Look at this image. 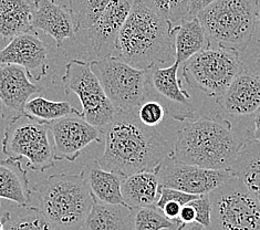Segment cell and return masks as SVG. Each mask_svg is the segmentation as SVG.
<instances>
[{
	"mask_svg": "<svg viewBox=\"0 0 260 230\" xmlns=\"http://www.w3.org/2000/svg\"><path fill=\"white\" fill-rule=\"evenodd\" d=\"M198 196L196 195H190L186 194V192L179 191L177 189H173V188H165V187H160L159 190V197L158 201L155 205V208L158 210L162 208L165 204L167 203H178L181 206H186L190 202H193L196 200Z\"/></svg>",
	"mask_w": 260,
	"mask_h": 230,
	"instance_id": "obj_31",
	"label": "cell"
},
{
	"mask_svg": "<svg viewBox=\"0 0 260 230\" xmlns=\"http://www.w3.org/2000/svg\"><path fill=\"white\" fill-rule=\"evenodd\" d=\"M178 225L169 220L155 207L134 209V230H177Z\"/></svg>",
	"mask_w": 260,
	"mask_h": 230,
	"instance_id": "obj_29",
	"label": "cell"
},
{
	"mask_svg": "<svg viewBox=\"0 0 260 230\" xmlns=\"http://www.w3.org/2000/svg\"><path fill=\"white\" fill-rule=\"evenodd\" d=\"M3 103H2V101H0V119H2V116H3Z\"/></svg>",
	"mask_w": 260,
	"mask_h": 230,
	"instance_id": "obj_43",
	"label": "cell"
},
{
	"mask_svg": "<svg viewBox=\"0 0 260 230\" xmlns=\"http://www.w3.org/2000/svg\"><path fill=\"white\" fill-rule=\"evenodd\" d=\"M216 0H189V17L193 19L202 10L205 9L207 6L213 4Z\"/></svg>",
	"mask_w": 260,
	"mask_h": 230,
	"instance_id": "obj_37",
	"label": "cell"
},
{
	"mask_svg": "<svg viewBox=\"0 0 260 230\" xmlns=\"http://www.w3.org/2000/svg\"><path fill=\"white\" fill-rule=\"evenodd\" d=\"M81 230H134V209L93 201Z\"/></svg>",
	"mask_w": 260,
	"mask_h": 230,
	"instance_id": "obj_22",
	"label": "cell"
},
{
	"mask_svg": "<svg viewBox=\"0 0 260 230\" xmlns=\"http://www.w3.org/2000/svg\"><path fill=\"white\" fill-rule=\"evenodd\" d=\"M5 230H59L36 207H28L23 214L11 216Z\"/></svg>",
	"mask_w": 260,
	"mask_h": 230,
	"instance_id": "obj_28",
	"label": "cell"
},
{
	"mask_svg": "<svg viewBox=\"0 0 260 230\" xmlns=\"http://www.w3.org/2000/svg\"><path fill=\"white\" fill-rule=\"evenodd\" d=\"M48 124L53 140L54 160H77L86 146L101 141V130L86 122L81 112Z\"/></svg>",
	"mask_w": 260,
	"mask_h": 230,
	"instance_id": "obj_12",
	"label": "cell"
},
{
	"mask_svg": "<svg viewBox=\"0 0 260 230\" xmlns=\"http://www.w3.org/2000/svg\"><path fill=\"white\" fill-rule=\"evenodd\" d=\"M36 208L59 230H81L93 197L81 174H54L36 186Z\"/></svg>",
	"mask_w": 260,
	"mask_h": 230,
	"instance_id": "obj_4",
	"label": "cell"
},
{
	"mask_svg": "<svg viewBox=\"0 0 260 230\" xmlns=\"http://www.w3.org/2000/svg\"><path fill=\"white\" fill-rule=\"evenodd\" d=\"M22 67L31 80L40 81L48 72V49L37 34H24L11 39L0 51V65Z\"/></svg>",
	"mask_w": 260,
	"mask_h": 230,
	"instance_id": "obj_14",
	"label": "cell"
},
{
	"mask_svg": "<svg viewBox=\"0 0 260 230\" xmlns=\"http://www.w3.org/2000/svg\"><path fill=\"white\" fill-rule=\"evenodd\" d=\"M245 143L235 134L231 122L219 116L187 121L177 130L170 154L177 163L209 170H229Z\"/></svg>",
	"mask_w": 260,
	"mask_h": 230,
	"instance_id": "obj_3",
	"label": "cell"
},
{
	"mask_svg": "<svg viewBox=\"0 0 260 230\" xmlns=\"http://www.w3.org/2000/svg\"><path fill=\"white\" fill-rule=\"evenodd\" d=\"M32 11L34 2L30 0H0V36L11 40L34 32Z\"/></svg>",
	"mask_w": 260,
	"mask_h": 230,
	"instance_id": "obj_23",
	"label": "cell"
},
{
	"mask_svg": "<svg viewBox=\"0 0 260 230\" xmlns=\"http://www.w3.org/2000/svg\"><path fill=\"white\" fill-rule=\"evenodd\" d=\"M229 172L260 203V142L246 143Z\"/></svg>",
	"mask_w": 260,
	"mask_h": 230,
	"instance_id": "obj_24",
	"label": "cell"
},
{
	"mask_svg": "<svg viewBox=\"0 0 260 230\" xmlns=\"http://www.w3.org/2000/svg\"><path fill=\"white\" fill-rule=\"evenodd\" d=\"M90 67L116 111H134L146 98V71L136 69L115 55L91 61Z\"/></svg>",
	"mask_w": 260,
	"mask_h": 230,
	"instance_id": "obj_9",
	"label": "cell"
},
{
	"mask_svg": "<svg viewBox=\"0 0 260 230\" xmlns=\"http://www.w3.org/2000/svg\"><path fill=\"white\" fill-rule=\"evenodd\" d=\"M100 130L104 151L98 164L123 179L140 172H154L172 152L156 127L140 122L136 110L116 111L113 121Z\"/></svg>",
	"mask_w": 260,
	"mask_h": 230,
	"instance_id": "obj_1",
	"label": "cell"
},
{
	"mask_svg": "<svg viewBox=\"0 0 260 230\" xmlns=\"http://www.w3.org/2000/svg\"><path fill=\"white\" fill-rule=\"evenodd\" d=\"M42 88L31 82L27 71L15 64L0 65V101L17 114L24 113L29 98Z\"/></svg>",
	"mask_w": 260,
	"mask_h": 230,
	"instance_id": "obj_18",
	"label": "cell"
},
{
	"mask_svg": "<svg viewBox=\"0 0 260 230\" xmlns=\"http://www.w3.org/2000/svg\"><path fill=\"white\" fill-rule=\"evenodd\" d=\"M188 205L194 208L196 214V222L200 223L204 228L210 226V214H212V206L208 194L198 196L196 200L190 202Z\"/></svg>",
	"mask_w": 260,
	"mask_h": 230,
	"instance_id": "obj_32",
	"label": "cell"
},
{
	"mask_svg": "<svg viewBox=\"0 0 260 230\" xmlns=\"http://www.w3.org/2000/svg\"><path fill=\"white\" fill-rule=\"evenodd\" d=\"M80 112L69 102L50 101L46 97L37 96L29 100L24 107V114L45 123H50L63 119Z\"/></svg>",
	"mask_w": 260,
	"mask_h": 230,
	"instance_id": "obj_26",
	"label": "cell"
},
{
	"mask_svg": "<svg viewBox=\"0 0 260 230\" xmlns=\"http://www.w3.org/2000/svg\"><path fill=\"white\" fill-rule=\"evenodd\" d=\"M257 0H216L196 16L209 46L243 52L256 32Z\"/></svg>",
	"mask_w": 260,
	"mask_h": 230,
	"instance_id": "obj_5",
	"label": "cell"
},
{
	"mask_svg": "<svg viewBox=\"0 0 260 230\" xmlns=\"http://www.w3.org/2000/svg\"><path fill=\"white\" fill-rule=\"evenodd\" d=\"M253 73H255L256 76L259 78V80H260V53H259L258 59L256 61V68H255V72H253Z\"/></svg>",
	"mask_w": 260,
	"mask_h": 230,
	"instance_id": "obj_42",
	"label": "cell"
},
{
	"mask_svg": "<svg viewBox=\"0 0 260 230\" xmlns=\"http://www.w3.org/2000/svg\"><path fill=\"white\" fill-rule=\"evenodd\" d=\"M239 53L232 48L208 46L183 63V77L191 88L216 100L244 70Z\"/></svg>",
	"mask_w": 260,
	"mask_h": 230,
	"instance_id": "obj_7",
	"label": "cell"
},
{
	"mask_svg": "<svg viewBox=\"0 0 260 230\" xmlns=\"http://www.w3.org/2000/svg\"><path fill=\"white\" fill-rule=\"evenodd\" d=\"M121 189L126 206L139 209L155 207L160 186L155 172H140L123 179Z\"/></svg>",
	"mask_w": 260,
	"mask_h": 230,
	"instance_id": "obj_21",
	"label": "cell"
},
{
	"mask_svg": "<svg viewBox=\"0 0 260 230\" xmlns=\"http://www.w3.org/2000/svg\"><path fill=\"white\" fill-rule=\"evenodd\" d=\"M174 26L134 0L117 37L115 57L140 70L164 68L175 61Z\"/></svg>",
	"mask_w": 260,
	"mask_h": 230,
	"instance_id": "obj_2",
	"label": "cell"
},
{
	"mask_svg": "<svg viewBox=\"0 0 260 230\" xmlns=\"http://www.w3.org/2000/svg\"><path fill=\"white\" fill-rule=\"evenodd\" d=\"M250 141L260 142V109L252 115V133Z\"/></svg>",
	"mask_w": 260,
	"mask_h": 230,
	"instance_id": "obj_38",
	"label": "cell"
},
{
	"mask_svg": "<svg viewBox=\"0 0 260 230\" xmlns=\"http://www.w3.org/2000/svg\"><path fill=\"white\" fill-rule=\"evenodd\" d=\"M166 109L162 102L156 100L155 97L147 96L145 100L141 103L140 107L136 109L139 120L142 124L148 127H156L163 123Z\"/></svg>",
	"mask_w": 260,
	"mask_h": 230,
	"instance_id": "obj_30",
	"label": "cell"
},
{
	"mask_svg": "<svg viewBox=\"0 0 260 230\" xmlns=\"http://www.w3.org/2000/svg\"><path fill=\"white\" fill-rule=\"evenodd\" d=\"M28 171L21 160L6 158L0 160V200H7L19 207L28 208L31 203Z\"/></svg>",
	"mask_w": 260,
	"mask_h": 230,
	"instance_id": "obj_19",
	"label": "cell"
},
{
	"mask_svg": "<svg viewBox=\"0 0 260 230\" xmlns=\"http://www.w3.org/2000/svg\"><path fill=\"white\" fill-rule=\"evenodd\" d=\"M216 103L229 116H252L260 109L259 78L253 72L244 69L216 98Z\"/></svg>",
	"mask_w": 260,
	"mask_h": 230,
	"instance_id": "obj_16",
	"label": "cell"
},
{
	"mask_svg": "<svg viewBox=\"0 0 260 230\" xmlns=\"http://www.w3.org/2000/svg\"><path fill=\"white\" fill-rule=\"evenodd\" d=\"M179 65L177 61H174L169 67H153L146 70L147 96H155L156 100L163 103L167 112H171V107H174L177 111L175 119L185 121L195 110L189 93L182 88L178 78Z\"/></svg>",
	"mask_w": 260,
	"mask_h": 230,
	"instance_id": "obj_13",
	"label": "cell"
},
{
	"mask_svg": "<svg viewBox=\"0 0 260 230\" xmlns=\"http://www.w3.org/2000/svg\"><path fill=\"white\" fill-rule=\"evenodd\" d=\"M49 124L27 114L11 117L5 128L2 151L9 158L26 160V169L43 173L54 167V148Z\"/></svg>",
	"mask_w": 260,
	"mask_h": 230,
	"instance_id": "obj_6",
	"label": "cell"
},
{
	"mask_svg": "<svg viewBox=\"0 0 260 230\" xmlns=\"http://www.w3.org/2000/svg\"><path fill=\"white\" fill-rule=\"evenodd\" d=\"M256 30L260 32V0H257L256 6Z\"/></svg>",
	"mask_w": 260,
	"mask_h": 230,
	"instance_id": "obj_41",
	"label": "cell"
},
{
	"mask_svg": "<svg viewBox=\"0 0 260 230\" xmlns=\"http://www.w3.org/2000/svg\"><path fill=\"white\" fill-rule=\"evenodd\" d=\"M173 34H174L175 61L179 64L185 63L209 46L205 31L196 17L181 23L179 26H174Z\"/></svg>",
	"mask_w": 260,
	"mask_h": 230,
	"instance_id": "obj_25",
	"label": "cell"
},
{
	"mask_svg": "<svg viewBox=\"0 0 260 230\" xmlns=\"http://www.w3.org/2000/svg\"><path fill=\"white\" fill-rule=\"evenodd\" d=\"M10 215H11L10 213H7V211H6V213L3 215L2 218H0V230H5L6 223H7V221L9 220Z\"/></svg>",
	"mask_w": 260,
	"mask_h": 230,
	"instance_id": "obj_40",
	"label": "cell"
},
{
	"mask_svg": "<svg viewBox=\"0 0 260 230\" xmlns=\"http://www.w3.org/2000/svg\"><path fill=\"white\" fill-rule=\"evenodd\" d=\"M89 186L93 201L108 205H125L122 196L123 178L103 170L96 160L86 164L80 173Z\"/></svg>",
	"mask_w": 260,
	"mask_h": 230,
	"instance_id": "obj_20",
	"label": "cell"
},
{
	"mask_svg": "<svg viewBox=\"0 0 260 230\" xmlns=\"http://www.w3.org/2000/svg\"><path fill=\"white\" fill-rule=\"evenodd\" d=\"M66 94H77L82 105L81 116L91 125L102 129L113 121L116 109L91 70L90 62L73 59L66 64L64 74L61 77Z\"/></svg>",
	"mask_w": 260,
	"mask_h": 230,
	"instance_id": "obj_10",
	"label": "cell"
},
{
	"mask_svg": "<svg viewBox=\"0 0 260 230\" xmlns=\"http://www.w3.org/2000/svg\"><path fill=\"white\" fill-rule=\"evenodd\" d=\"M177 230H204V227L200 225V223L193 222V223H188V225L178 226Z\"/></svg>",
	"mask_w": 260,
	"mask_h": 230,
	"instance_id": "obj_39",
	"label": "cell"
},
{
	"mask_svg": "<svg viewBox=\"0 0 260 230\" xmlns=\"http://www.w3.org/2000/svg\"><path fill=\"white\" fill-rule=\"evenodd\" d=\"M183 206H181L178 203H167L164 206L160 208V213H162L167 219L177 223L179 213H181V209Z\"/></svg>",
	"mask_w": 260,
	"mask_h": 230,
	"instance_id": "obj_35",
	"label": "cell"
},
{
	"mask_svg": "<svg viewBox=\"0 0 260 230\" xmlns=\"http://www.w3.org/2000/svg\"><path fill=\"white\" fill-rule=\"evenodd\" d=\"M32 24L34 29L51 37L58 48L77 32L70 9L58 0H34Z\"/></svg>",
	"mask_w": 260,
	"mask_h": 230,
	"instance_id": "obj_17",
	"label": "cell"
},
{
	"mask_svg": "<svg viewBox=\"0 0 260 230\" xmlns=\"http://www.w3.org/2000/svg\"><path fill=\"white\" fill-rule=\"evenodd\" d=\"M209 230H260V203L232 176L208 194Z\"/></svg>",
	"mask_w": 260,
	"mask_h": 230,
	"instance_id": "obj_8",
	"label": "cell"
},
{
	"mask_svg": "<svg viewBox=\"0 0 260 230\" xmlns=\"http://www.w3.org/2000/svg\"><path fill=\"white\" fill-rule=\"evenodd\" d=\"M134 0H111L89 31V39L98 59L115 54L117 37L127 19Z\"/></svg>",
	"mask_w": 260,
	"mask_h": 230,
	"instance_id": "obj_15",
	"label": "cell"
},
{
	"mask_svg": "<svg viewBox=\"0 0 260 230\" xmlns=\"http://www.w3.org/2000/svg\"><path fill=\"white\" fill-rule=\"evenodd\" d=\"M148 9H151L154 14L164 20L169 21L170 14V0H142ZM170 22V21H169Z\"/></svg>",
	"mask_w": 260,
	"mask_h": 230,
	"instance_id": "obj_34",
	"label": "cell"
},
{
	"mask_svg": "<svg viewBox=\"0 0 260 230\" xmlns=\"http://www.w3.org/2000/svg\"><path fill=\"white\" fill-rule=\"evenodd\" d=\"M111 0H69L76 30H88L102 15Z\"/></svg>",
	"mask_w": 260,
	"mask_h": 230,
	"instance_id": "obj_27",
	"label": "cell"
},
{
	"mask_svg": "<svg viewBox=\"0 0 260 230\" xmlns=\"http://www.w3.org/2000/svg\"><path fill=\"white\" fill-rule=\"evenodd\" d=\"M189 19V0H170L169 21L171 24L179 26Z\"/></svg>",
	"mask_w": 260,
	"mask_h": 230,
	"instance_id": "obj_33",
	"label": "cell"
},
{
	"mask_svg": "<svg viewBox=\"0 0 260 230\" xmlns=\"http://www.w3.org/2000/svg\"><path fill=\"white\" fill-rule=\"evenodd\" d=\"M160 187L173 188L190 195H206L232 177L229 170H209L186 165L167 156L154 171Z\"/></svg>",
	"mask_w": 260,
	"mask_h": 230,
	"instance_id": "obj_11",
	"label": "cell"
},
{
	"mask_svg": "<svg viewBox=\"0 0 260 230\" xmlns=\"http://www.w3.org/2000/svg\"><path fill=\"white\" fill-rule=\"evenodd\" d=\"M196 222V214L194 208L190 205H186V206L182 207L181 213H179V217L177 220V225H188V223Z\"/></svg>",
	"mask_w": 260,
	"mask_h": 230,
	"instance_id": "obj_36",
	"label": "cell"
}]
</instances>
